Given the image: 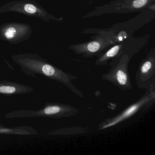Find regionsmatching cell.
<instances>
[{
    "label": "cell",
    "mask_w": 155,
    "mask_h": 155,
    "mask_svg": "<svg viewBox=\"0 0 155 155\" xmlns=\"http://www.w3.org/2000/svg\"><path fill=\"white\" fill-rule=\"evenodd\" d=\"M155 103V86L149 87L145 93L137 101L124 109L117 115L106 119L98 125V130H103L120 124L138 113L144 112Z\"/></svg>",
    "instance_id": "6da1fadb"
},
{
    "label": "cell",
    "mask_w": 155,
    "mask_h": 155,
    "mask_svg": "<svg viewBox=\"0 0 155 155\" xmlns=\"http://www.w3.org/2000/svg\"><path fill=\"white\" fill-rule=\"evenodd\" d=\"M130 60L128 55L122 54L118 59L110 63L111 68L107 73L102 75V79L110 82L123 91L132 89L128 71Z\"/></svg>",
    "instance_id": "7a4b0ae2"
},
{
    "label": "cell",
    "mask_w": 155,
    "mask_h": 155,
    "mask_svg": "<svg viewBox=\"0 0 155 155\" xmlns=\"http://www.w3.org/2000/svg\"><path fill=\"white\" fill-rule=\"evenodd\" d=\"M135 81L139 89L146 90L155 86V56L154 51H150L142 60L136 72Z\"/></svg>",
    "instance_id": "3957f363"
},
{
    "label": "cell",
    "mask_w": 155,
    "mask_h": 155,
    "mask_svg": "<svg viewBox=\"0 0 155 155\" xmlns=\"http://www.w3.org/2000/svg\"><path fill=\"white\" fill-rule=\"evenodd\" d=\"M112 42V40L107 37L101 36L90 42L72 45L69 48L76 54L81 55L84 58H91L99 56L107 47L114 43Z\"/></svg>",
    "instance_id": "277c9868"
},
{
    "label": "cell",
    "mask_w": 155,
    "mask_h": 155,
    "mask_svg": "<svg viewBox=\"0 0 155 155\" xmlns=\"http://www.w3.org/2000/svg\"><path fill=\"white\" fill-rule=\"evenodd\" d=\"M123 46L122 44L115 45L106 52L101 53L98 56L96 61V65L100 66H106L109 64V61L111 63L118 59L124 54Z\"/></svg>",
    "instance_id": "5b68a950"
},
{
    "label": "cell",
    "mask_w": 155,
    "mask_h": 155,
    "mask_svg": "<svg viewBox=\"0 0 155 155\" xmlns=\"http://www.w3.org/2000/svg\"><path fill=\"white\" fill-rule=\"evenodd\" d=\"M150 2V0H134L131 2L130 6L133 8H140L146 6Z\"/></svg>",
    "instance_id": "8992f818"
},
{
    "label": "cell",
    "mask_w": 155,
    "mask_h": 155,
    "mask_svg": "<svg viewBox=\"0 0 155 155\" xmlns=\"http://www.w3.org/2000/svg\"><path fill=\"white\" fill-rule=\"evenodd\" d=\"M16 91L14 87L11 86H2L0 87V92L3 93H12Z\"/></svg>",
    "instance_id": "52a82bcc"
},
{
    "label": "cell",
    "mask_w": 155,
    "mask_h": 155,
    "mask_svg": "<svg viewBox=\"0 0 155 155\" xmlns=\"http://www.w3.org/2000/svg\"><path fill=\"white\" fill-rule=\"evenodd\" d=\"M16 29L14 28L11 27L6 31L5 33V36L8 39H11L13 38H14V36L16 35Z\"/></svg>",
    "instance_id": "ba28073f"
},
{
    "label": "cell",
    "mask_w": 155,
    "mask_h": 155,
    "mask_svg": "<svg viewBox=\"0 0 155 155\" xmlns=\"http://www.w3.org/2000/svg\"><path fill=\"white\" fill-rule=\"evenodd\" d=\"M24 9L26 12L30 13V14L35 13L37 11V8L35 6L30 4L25 5V7H24Z\"/></svg>",
    "instance_id": "9c48e42d"
}]
</instances>
